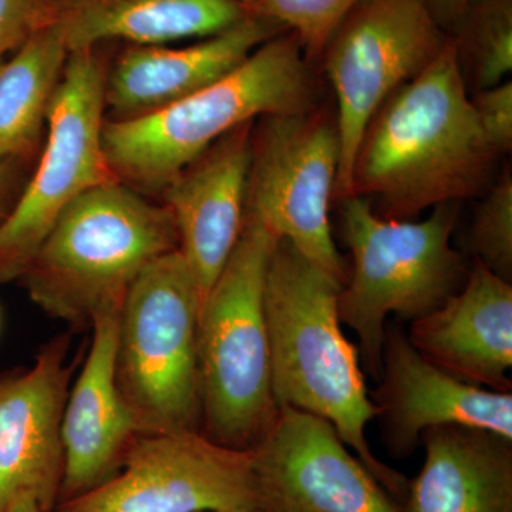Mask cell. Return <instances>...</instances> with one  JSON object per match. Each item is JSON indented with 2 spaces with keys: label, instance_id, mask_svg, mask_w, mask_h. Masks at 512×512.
<instances>
[{
  "label": "cell",
  "instance_id": "26",
  "mask_svg": "<svg viewBox=\"0 0 512 512\" xmlns=\"http://www.w3.org/2000/svg\"><path fill=\"white\" fill-rule=\"evenodd\" d=\"M47 20V0H0V62Z\"/></svg>",
  "mask_w": 512,
  "mask_h": 512
},
{
  "label": "cell",
  "instance_id": "2",
  "mask_svg": "<svg viewBox=\"0 0 512 512\" xmlns=\"http://www.w3.org/2000/svg\"><path fill=\"white\" fill-rule=\"evenodd\" d=\"M342 284L276 241L265 281V316L276 404L329 421L367 470L403 504L409 480L384 464L366 439L377 409L359 350L342 330Z\"/></svg>",
  "mask_w": 512,
  "mask_h": 512
},
{
  "label": "cell",
  "instance_id": "5",
  "mask_svg": "<svg viewBox=\"0 0 512 512\" xmlns=\"http://www.w3.org/2000/svg\"><path fill=\"white\" fill-rule=\"evenodd\" d=\"M458 207L443 204L424 220H392L360 195L340 200L343 241L352 269L339 292V318L356 333L360 363L379 380L386 320H414L439 308L466 282L463 256L451 247Z\"/></svg>",
  "mask_w": 512,
  "mask_h": 512
},
{
  "label": "cell",
  "instance_id": "13",
  "mask_svg": "<svg viewBox=\"0 0 512 512\" xmlns=\"http://www.w3.org/2000/svg\"><path fill=\"white\" fill-rule=\"evenodd\" d=\"M274 512H404L329 421L281 407L254 448Z\"/></svg>",
  "mask_w": 512,
  "mask_h": 512
},
{
  "label": "cell",
  "instance_id": "19",
  "mask_svg": "<svg viewBox=\"0 0 512 512\" xmlns=\"http://www.w3.org/2000/svg\"><path fill=\"white\" fill-rule=\"evenodd\" d=\"M424 463L404 512H512V440L468 427L421 434Z\"/></svg>",
  "mask_w": 512,
  "mask_h": 512
},
{
  "label": "cell",
  "instance_id": "22",
  "mask_svg": "<svg viewBox=\"0 0 512 512\" xmlns=\"http://www.w3.org/2000/svg\"><path fill=\"white\" fill-rule=\"evenodd\" d=\"M450 40L468 90L504 82L512 72V0H470Z\"/></svg>",
  "mask_w": 512,
  "mask_h": 512
},
{
  "label": "cell",
  "instance_id": "25",
  "mask_svg": "<svg viewBox=\"0 0 512 512\" xmlns=\"http://www.w3.org/2000/svg\"><path fill=\"white\" fill-rule=\"evenodd\" d=\"M478 124L498 156L512 148V83L511 80L478 90L471 96Z\"/></svg>",
  "mask_w": 512,
  "mask_h": 512
},
{
  "label": "cell",
  "instance_id": "17",
  "mask_svg": "<svg viewBox=\"0 0 512 512\" xmlns=\"http://www.w3.org/2000/svg\"><path fill=\"white\" fill-rule=\"evenodd\" d=\"M407 338L448 375L483 389L511 392V282L474 259L460 291L412 320Z\"/></svg>",
  "mask_w": 512,
  "mask_h": 512
},
{
  "label": "cell",
  "instance_id": "23",
  "mask_svg": "<svg viewBox=\"0 0 512 512\" xmlns=\"http://www.w3.org/2000/svg\"><path fill=\"white\" fill-rule=\"evenodd\" d=\"M360 0H256L248 13L292 30L303 53L322 57L330 40Z\"/></svg>",
  "mask_w": 512,
  "mask_h": 512
},
{
  "label": "cell",
  "instance_id": "16",
  "mask_svg": "<svg viewBox=\"0 0 512 512\" xmlns=\"http://www.w3.org/2000/svg\"><path fill=\"white\" fill-rule=\"evenodd\" d=\"M120 311L97 316L82 370L70 386L62 419L64 470L59 504L116 476L141 436L116 377Z\"/></svg>",
  "mask_w": 512,
  "mask_h": 512
},
{
  "label": "cell",
  "instance_id": "15",
  "mask_svg": "<svg viewBox=\"0 0 512 512\" xmlns=\"http://www.w3.org/2000/svg\"><path fill=\"white\" fill-rule=\"evenodd\" d=\"M254 123L220 138L163 190L202 301L244 229Z\"/></svg>",
  "mask_w": 512,
  "mask_h": 512
},
{
  "label": "cell",
  "instance_id": "4",
  "mask_svg": "<svg viewBox=\"0 0 512 512\" xmlns=\"http://www.w3.org/2000/svg\"><path fill=\"white\" fill-rule=\"evenodd\" d=\"M180 248L173 215L119 180L73 201L22 275L30 299L70 328L120 311L128 289L157 258Z\"/></svg>",
  "mask_w": 512,
  "mask_h": 512
},
{
  "label": "cell",
  "instance_id": "18",
  "mask_svg": "<svg viewBox=\"0 0 512 512\" xmlns=\"http://www.w3.org/2000/svg\"><path fill=\"white\" fill-rule=\"evenodd\" d=\"M279 29L248 13L232 28L192 45L130 47L104 84L106 106L116 120L170 106L234 70Z\"/></svg>",
  "mask_w": 512,
  "mask_h": 512
},
{
  "label": "cell",
  "instance_id": "20",
  "mask_svg": "<svg viewBox=\"0 0 512 512\" xmlns=\"http://www.w3.org/2000/svg\"><path fill=\"white\" fill-rule=\"evenodd\" d=\"M248 15L238 0H69L47 5V20L62 30L69 52L107 40L160 46L218 35Z\"/></svg>",
  "mask_w": 512,
  "mask_h": 512
},
{
  "label": "cell",
  "instance_id": "8",
  "mask_svg": "<svg viewBox=\"0 0 512 512\" xmlns=\"http://www.w3.org/2000/svg\"><path fill=\"white\" fill-rule=\"evenodd\" d=\"M104 84L93 49L69 53L47 110V138L39 164L0 222V284L22 278L73 201L97 185L117 180L103 146Z\"/></svg>",
  "mask_w": 512,
  "mask_h": 512
},
{
  "label": "cell",
  "instance_id": "10",
  "mask_svg": "<svg viewBox=\"0 0 512 512\" xmlns=\"http://www.w3.org/2000/svg\"><path fill=\"white\" fill-rule=\"evenodd\" d=\"M53 512H274L254 448L201 430L141 434L116 476Z\"/></svg>",
  "mask_w": 512,
  "mask_h": 512
},
{
  "label": "cell",
  "instance_id": "9",
  "mask_svg": "<svg viewBox=\"0 0 512 512\" xmlns=\"http://www.w3.org/2000/svg\"><path fill=\"white\" fill-rule=\"evenodd\" d=\"M339 165L338 128L325 114L309 109L262 117L252 136L245 217L343 286L348 266L330 224Z\"/></svg>",
  "mask_w": 512,
  "mask_h": 512
},
{
  "label": "cell",
  "instance_id": "24",
  "mask_svg": "<svg viewBox=\"0 0 512 512\" xmlns=\"http://www.w3.org/2000/svg\"><path fill=\"white\" fill-rule=\"evenodd\" d=\"M474 259L505 281L512 278V177L505 171L485 195L471 227Z\"/></svg>",
  "mask_w": 512,
  "mask_h": 512
},
{
  "label": "cell",
  "instance_id": "29",
  "mask_svg": "<svg viewBox=\"0 0 512 512\" xmlns=\"http://www.w3.org/2000/svg\"><path fill=\"white\" fill-rule=\"evenodd\" d=\"M239 3H241L242 6H244V9L249 12L251 10L252 6L255 5L256 0H238Z\"/></svg>",
  "mask_w": 512,
  "mask_h": 512
},
{
  "label": "cell",
  "instance_id": "14",
  "mask_svg": "<svg viewBox=\"0 0 512 512\" xmlns=\"http://www.w3.org/2000/svg\"><path fill=\"white\" fill-rule=\"evenodd\" d=\"M379 379L370 399L386 446L396 457H409L421 434L436 427L480 429L512 440L511 392L483 389L448 375L421 356L397 326H386Z\"/></svg>",
  "mask_w": 512,
  "mask_h": 512
},
{
  "label": "cell",
  "instance_id": "6",
  "mask_svg": "<svg viewBox=\"0 0 512 512\" xmlns=\"http://www.w3.org/2000/svg\"><path fill=\"white\" fill-rule=\"evenodd\" d=\"M276 241L245 217L237 247L198 319L201 431L241 450L258 446L279 414L265 316L266 271Z\"/></svg>",
  "mask_w": 512,
  "mask_h": 512
},
{
  "label": "cell",
  "instance_id": "3",
  "mask_svg": "<svg viewBox=\"0 0 512 512\" xmlns=\"http://www.w3.org/2000/svg\"><path fill=\"white\" fill-rule=\"evenodd\" d=\"M303 55L295 35H276L204 89L153 113L104 124L111 171L121 183L164 190L235 128L311 109L312 80Z\"/></svg>",
  "mask_w": 512,
  "mask_h": 512
},
{
  "label": "cell",
  "instance_id": "27",
  "mask_svg": "<svg viewBox=\"0 0 512 512\" xmlns=\"http://www.w3.org/2000/svg\"><path fill=\"white\" fill-rule=\"evenodd\" d=\"M12 164L13 161H0V222L9 211L6 200H8L10 177H12Z\"/></svg>",
  "mask_w": 512,
  "mask_h": 512
},
{
  "label": "cell",
  "instance_id": "28",
  "mask_svg": "<svg viewBox=\"0 0 512 512\" xmlns=\"http://www.w3.org/2000/svg\"><path fill=\"white\" fill-rule=\"evenodd\" d=\"M9 512H52L47 511L42 505L37 503L33 497H20L15 504L12 505Z\"/></svg>",
  "mask_w": 512,
  "mask_h": 512
},
{
  "label": "cell",
  "instance_id": "21",
  "mask_svg": "<svg viewBox=\"0 0 512 512\" xmlns=\"http://www.w3.org/2000/svg\"><path fill=\"white\" fill-rule=\"evenodd\" d=\"M69 53L62 30L46 20L0 62V161H15L35 146Z\"/></svg>",
  "mask_w": 512,
  "mask_h": 512
},
{
  "label": "cell",
  "instance_id": "1",
  "mask_svg": "<svg viewBox=\"0 0 512 512\" xmlns=\"http://www.w3.org/2000/svg\"><path fill=\"white\" fill-rule=\"evenodd\" d=\"M456 47L446 46L392 94L363 131L352 168V195L376 202L392 220L476 197L498 156L485 138Z\"/></svg>",
  "mask_w": 512,
  "mask_h": 512
},
{
  "label": "cell",
  "instance_id": "12",
  "mask_svg": "<svg viewBox=\"0 0 512 512\" xmlns=\"http://www.w3.org/2000/svg\"><path fill=\"white\" fill-rule=\"evenodd\" d=\"M69 333L43 345L26 369L0 375V512L20 497L55 511L62 491V419L76 360Z\"/></svg>",
  "mask_w": 512,
  "mask_h": 512
},
{
  "label": "cell",
  "instance_id": "11",
  "mask_svg": "<svg viewBox=\"0 0 512 512\" xmlns=\"http://www.w3.org/2000/svg\"><path fill=\"white\" fill-rule=\"evenodd\" d=\"M447 42L424 0H360L340 25L322 56L338 103L335 200L352 195L357 147L376 111L423 72Z\"/></svg>",
  "mask_w": 512,
  "mask_h": 512
},
{
  "label": "cell",
  "instance_id": "7",
  "mask_svg": "<svg viewBox=\"0 0 512 512\" xmlns=\"http://www.w3.org/2000/svg\"><path fill=\"white\" fill-rule=\"evenodd\" d=\"M202 296L180 249L141 272L119 315L116 377L141 434L201 430Z\"/></svg>",
  "mask_w": 512,
  "mask_h": 512
}]
</instances>
